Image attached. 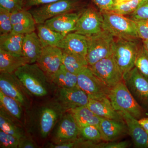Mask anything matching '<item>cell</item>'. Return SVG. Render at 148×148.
<instances>
[{
    "mask_svg": "<svg viewBox=\"0 0 148 148\" xmlns=\"http://www.w3.org/2000/svg\"><path fill=\"white\" fill-rule=\"evenodd\" d=\"M29 110L25 120L28 132L42 140L49 136L59 120L67 111L54 98Z\"/></svg>",
    "mask_w": 148,
    "mask_h": 148,
    "instance_id": "obj_1",
    "label": "cell"
},
{
    "mask_svg": "<svg viewBox=\"0 0 148 148\" xmlns=\"http://www.w3.org/2000/svg\"><path fill=\"white\" fill-rule=\"evenodd\" d=\"M18 79L32 97H47L52 84L37 63L27 64L14 72Z\"/></svg>",
    "mask_w": 148,
    "mask_h": 148,
    "instance_id": "obj_2",
    "label": "cell"
},
{
    "mask_svg": "<svg viewBox=\"0 0 148 148\" xmlns=\"http://www.w3.org/2000/svg\"><path fill=\"white\" fill-rule=\"evenodd\" d=\"M101 12L103 29L115 38L132 40L139 38L135 20L112 11Z\"/></svg>",
    "mask_w": 148,
    "mask_h": 148,
    "instance_id": "obj_3",
    "label": "cell"
},
{
    "mask_svg": "<svg viewBox=\"0 0 148 148\" xmlns=\"http://www.w3.org/2000/svg\"><path fill=\"white\" fill-rule=\"evenodd\" d=\"M108 98L116 110L127 112L138 120L144 117L145 110L135 100L124 81L110 89Z\"/></svg>",
    "mask_w": 148,
    "mask_h": 148,
    "instance_id": "obj_4",
    "label": "cell"
},
{
    "mask_svg": "<svg viewBox=\"0 0 148 148\" xmlns=\"http://www.w3.org/2000/svg\"><path fill=\"white\" fill-rule=\"evenodd\" d=\"M138 40L115 38L112 46V56L123 78L133 68L140 43Z\"/></svg>",
    "mask_w": 148,
    "mask_h": 148,
    "instance_id": "obj_5",
    "label": "cell"
},
{
    "mask_svg": "<svg viewBox=\"0 0 148 148\" xmlns=\"http://www.w3.org/2000/svg\"><path fill=\"white\" fill-rule=\"evenodd\" d=\"M82 5L81 0H58L35 7L29 11L36 24H42L55 16L81 10Z\"/></svg>",
    "mask_w": 148,
    "mask_h": 148,
    "instance_id": "obj_6",
    "label": "cell"
},
{
    "mask_svg": "<svg viewBox=\"0 0 148 148\" xmlns=\"http://www.w3.org/2000/svg\"><path fill=\"white\" fill-rule=\"evenodd\" d=\"M86 36L88 44L86 59L88 66L112 55L114 37L108 32L103 29L97 34Z\"/></svg>",
    "mask_w": 148,
    "mask_h": 148,
    "instance_id": "obj_7",
    "label": "cell"
},
{
    "mask_svg": "<svg viewBox=\"0 0 148 148\" xmlns=\"http://www.w3.org/2000/svg\"><path fill=\"white\" fill-rule=\"evenodd\" d=\"M0 91L18 101L26 110L31 108L32 96L14 73H1Z\"/></svg>",
    "mask_w": 148,
    "mask_h": 148,
    "instance_id": "obj_8",
    "label": "cell"
},
{
    "mask_svg": "<svg viewBox=\"0 0 148 148\" xmlns=\"http://www.w3.org/2000/svg\"><path fill=\"white\" fill-rule=\"evenodd\" d=\"M88 67L93 74L110 89L123 80V75L112 55Z\"/></svg>",
    "mask_w": 148,
    "mask_h": 148,
    "instance_id": "obj_9",
    "label": "cell"
},
{
    "mask_svg": "<svg viewBox=\"0 0 148 148\" xmlns=\"http://www.w3.org/2000/svg\"><path fill=\"white\" fill-rule=\"evenodd\" d=\"M79 127L69 111L61 116L52 130L51 141L54 144L73 142L79 138Z\"/></svg>",
    "mask_w": 148,
    "mask_h": 148,
    "instance_id": "obj_10",
    "label": "cell"
},
{
    "mask_svg": "<svg viewBox=\"0 0 148 148\" xmlns=\"http://www.w3.org/2000/svg\"><path fill=\"white\" fill-rule=\"evenodd\" d=\"M77 86L94 99L108 98L110 88L93 74L88 66L77 75Z\"/></svg>",
    "mask_w": 148,
    "mask_h": 148,
    "instance_id": "obj_11",
    "label": "cell"
},
{
    "mask_svg": "<svg viewBox=\"0 0 148 148\" xmlns=\"http://www.w3.org/2000/svg\"><path fill=\"white\" fill-rule=\"evenodd\" d=\"M125 83L136 101L148 110V79L135 67L124 77Z\"/></svg>",
    "mask_w": 148,
    "mask_h": 148,
    "instance_id": "obj_12",
    "label": "cell"
},
{
    "mask_svg": "<svg viewBox=\"0 0 148 148\" xmlns=\"http://www.w3.org/2000/svg\"><path fill=\"white\" fill-rule=\"evenodd\" d=\"M103 29V17L101 12L89 7L83 9L74 32L89 36L97 34Z\"/></svg>",
    "mask_w": 148,
    "mask_h": 148,
    "instance_id": "obj_13",
    "label": "cell"
},
{
    "mask_svg": "<svg viewBox=\"0 0 148 148\" xmlns=\"http://www.w3.org/2000/svg\"><path fill=\"white\" fill-rule=\"evenodd\" d=\"M54 99L66 111L87 106L89 96L78 86L71 88H57Z\"/></svg>",
    "mask_w": 148,
    "mask_h": 148,
    "instance_id": "obj_14",
    "label": "cell"
},
{
    "mask_svg": "<svg viewBox=\"0 0 148 148\" xmlns=\"http://www.w3.org/2000/svg\"><path fill=\"white\" fill-rule=\"evenodd\" d=\"M63 53V50L60 48L45 47L43 48L42 53L36 62L50 81L53 75L62 65Z\"/></svg>",
    "mask_w": 148,
    "mask_h": 148,
    "instance_id": "obj_15",
    "label": "cell"
},
{
    "mask_svg": "<svg viewBox=\"0 0 148 148\" xmlns=\"http://www.w3.org/2000/svg\"><path fill=\"white\" fill-rule=\"evenodd\" d=\"M82 9L79 11L63 14L55 16L46 21L44 24L53 31L66 36L75 31L77 21L81 15Z\"/></svg>",
    "mask_w": 148,
    "mask_h": 148,
    "instance_id": "obj_16",
    "label": "cell"
},
{
    "mask_svg": "<svg viewBox=\"0 0 148 148\" xmlns=\"http://www.w3.org/2000/svg\"><path fill=\"white\" fill-rule=\"evenodd\" d=\"M127 126L128 133L135 147L148 148V134L140 125L138 120L125 112H119Z\"/></svg>",
    "mask_w": 148,
    "mask_h": 148,
    "instance_id": "obj_17",
    "label": "cell"
},
{
    "mask_svg": "<svg viewBox=\"0 0 148 148\" xmlns=\"http://www.w3.org/2000/svg\"><path fill=\"white\" fill-rule=\"evenodd\" d=\"M12 33L18 34H27L34 32L36 24L33 15L29 10L23 9L12 12Z\"/></svg>",
    "mask_w": 148,
    "mask_h": 148,
    "instance_id": "obj_18",
    "label": "cell"
},
{
    "mask_svg": "<svg viewBox=\"0 0 148 148\" xmlns=\"http://www.w3.org/2000/svg\"><path fill=\"white\" fill-rule=\"evenodd\" d=\"M99 130L102 140L104 142L116 141L128 133L127 125L124 121L101 118Z\"/></svg>",
    "mask_w": 148,
    "mask_h": 148,
    "instance_id": "obj_19",
    "label": "cell"
},
{
    "mask_svg": "<svg viewBox=\"0 0 148 148\" xmlns=\"http://www.w3.org/2000/svg\"><path fill=\"white\" fill-rule=\"evenodd\" d=\"M59 48L66 52L86 59L87 38L86 36L75 32L69 33L64 37Z\"/></svg>",
    "mask_w": 148,
    "mask_h": 148,
    "instance_id": "obj_20",
    "label": "cell"
},
{
    "mask_svg": "<svg viewBox=\"0 0 148 148\" xmlns=\"http://www.w3.org/2000/svg\"><path fill=\"white\" fill-rule=\"evenodd\" d=\"M86 107L100 117L124 121L121 114L115 110L108 98L101 99L89 98Z\"/></svg>",
    "mask_w": 148,
    "mask_h": 148,
    "instance_id": "obj_21",
    "label": "cell"
},
{
    "mask_svg": "<svg viewBox=\"0 0 148 148\" xmlns=\"http://www.w3.org/2000/svg\"><path fill=\"white\" fill-rule=\"evenodd\" d=\"M43 47L38 34L35 32L24 35L22 44V55L27 59L29 64L36 62Z\"/></svg>",
    "mask_w": 148,
    "mask_h": 148,
    "instance_id": "obj_22",
    "label": "cell"
},
{
    "mask_svg": "<svg viewBox=\"0 0 148 148\" xmlns=\"http://www.w3.org/2000/svg\"><path fill=\"white\" fill-rule=\"evenodd\" d=\"M29 64L23 56L0 49V72L14 73L20 67Z\"/></svg>",
    "mask_w": 148,
    "mask_h": 148,
    "instance_id": "obj_23",
    "label": "cell"
},
{
    "mask_svg": "<svg viewBox=\"0 0 148 148\" xmlns=\"http://www.w3.org/2000/svg\"><path fill=\"white\" fill-rule=\"evenodd\" d=\"M73 116L79 127L94 125L99 129L102 118L95 114L86 106L69 110Z\"/></svg>",
    "mask_w": 148,
    "mask_h": 148,
    "instance_id": "obj_24",
    "label": "cell"
},
{
    "mask_svg": "<svg viewBox=\"0 0 148 148\" xmlns=\"http://www.w3.org/2000/svg\"><path fill=\"white\" fill-rule=\"evenodd\" d=\"M38 36L43 47L47 46L60 47L65 36L53 31L45 24H37Z\"/></svg>",
    "mask_w": 148,
    "mask_h": 148,
    "instance_id": "obj_25",
    "label": "cell"
},
{
    "mask_svg": "<svg viewBox=\"0 0 148 148\" xmlns=\"http://www.w3.org/2000/svg\"><path fill=\"white\" fill-rule=\"evenodd\" d=\"M24 35L12 33L1 35L0 49L10 53L22 55V44Z\"/></svg>",
    "mask_w": 148,
    "mask_h": 148,
    "instance_id": "obj_26",
    "label": "cell"
},
{
    "mask_svg": "<svg viewBox=\"0 0 148 148\" xmlns=\"http://www.w3.org/2000/svg\"><path fill=\"white\" fill-rule=\"evenodd\" d=\"M50 82L57 88H71L77 86V75L69 72L63 64L53 75Z\"/></svg>",
    "mask_w": 148,
    "mask_h": 148,
    "instance_id": "obj_27",
    "label": "cell"
},
{
    "mask_svg": "<svg viewBox=\"0 0 148 148\" xmlns=\"http://www.w3.org/2000/svg\"><path fill=\"white\" fill-rule=\"evenodd\" d=\"M23 108L18 101L0 91V108L20 123L23 118Z\"/></svg>",
    "mask_w": 148,
    "mask_h": 148,
    "instance_id": "obj_28",
    "label": "cell"
},
{
    "mask_svg": "<svg viewBox=\"0 0 148 148\" xmlns=\"http://www.w3.org/2000/svg\"><path fill=\"white\" fill-rule=\"evenodd\" d=\"M21 124L0 108V128L4 132L20 140L26 134L21 128Z\"/></svg>",
    "mask_w": 148,
    "mask_h": 148,
    "instance_id": "obj_29",
    "label": "cell"
},
{
    "mask_svg": "<svg viewBox=\"0 0 148 148\" xmlns=\"http://www.w3.org/2000/svg\"><path fill=\"white\" fill-rule=\"evenodd\" d=\"M62 64L69 72L76 75L88 66L86 58L64 51H63Z\"/></svg>",
    "mask_w": 148,
    "mask_h": 148,
    "instance_id": "obj_30",
    "label": "cell"
},
{
    "mask_svg": "<svg viewBox=\"0 0 148 148\" xmlns=\"http://www.w3.org/2000/svg\"><path fill=\"white\" fill-rule=\"evenodd\" d=\"M135 67L148 79V53L143 43H140L135 62Z\"/></svg>",
    "mask_w": 148,
    "mask_h": 148,
    "instance_id": "obj_31",
    "label": "cell"
},
{
    "mask_svg": "<svg viewBox=\"0 0 148 148\" xmlns=\"http://www.w3.org/2000/svg\"><path fill=\"white\" fill-rule=\"evenodd\" d=\"M147 0H130L125 2L115 5L111 11L125 15L133 13Z\"/></svg>",
    "mask_w": 148,
    "mask_h": 148,
    "instance_id": "obj_32",
    "label": "cell"
},
{
    "mask_svg": "<svg viewBox=\"0 0 148 148\" xmlns=\"http://www.w3.org/2000/svg\"><path fill=\"white\" fill-rule=\"evenodd\" d=\"M79 136L84 140L93 142H99L102 140L100 130L94 125L80 127Z\"/></svg>",
    "mask_w": 148,
    "mask_h": 148,
    "instance_id": "obj_33",
    "label": "cell"
},
{
    "mask_svg": "<svg viewBox=\"0 0 148 148\" xmlns=\"http://www.w3.org/2000/svg\"><path fill=\"white\" fill-rule=\"evenodd\" d=\"M11 13L0 8V34H6L12 33V30Z\"/></svg>",
    "mask_w": 148,
    "mask_h": 148,
    "instance_id": "obj_34",
    "label": "cell"
},
{
    "mask_svg": "<svg viewBox=\"0 0 148 148\" xmlns=\"http://www.w3.org/2000/svg\"><path fill=\"white\" fill-rule=\"evenodd\" d=\"M19 140L13 135L0 130V147L18 148Z\"/></svg>",
    "mask_w": 148,
    "mask_h": 148,
    "instance_id": "obj_35",
    "label": "cell"
},
{
    "mask_svg": "<svg viewBox=\"0 0 148 148\" xmlns=\"http://www.w3.org/2000/svg\"><path fill=\"white\" fill-rule=\"evenodd\" d=\"M0 8L11 13L24 9V0H0Z\"/></svg>",
    "mask_w": 148,
    "mask_h": 148,
    "instance_id": "obj_36",
    "label": "cell"
},
{
    "mask_svg": "<svg viewBox=\"0 0 148 148\" xmlns=\"http://www.w3.org/2000/svg\"><path fill=\"white\" fill-rule=\"evenodd\" d=\"M139 38L142 40H148V19L135 20Z\"/></svg>",
    "mask_w": 148,
    "mask_h": 148,
    "instance_id": "obj_37",
    "label": "cell"
},
{
    "mask_svg": "<svg viewBox=\"0 0 148 148\" xmlns=\"http://www.w3.org/2000/svg\"><path fill=\"white\" fill-rule=\"evenodd\" d=\"M130 15V18L134 20L148 19V0L143 3L138 9Z\"/></svg>",
    "mask_w": 148,
    "mask_h": 148,
    "instance_id": "obj_38",
    "label": "cell"
},
{
    "mask_svg": "<svg viewBox=\"0 0 148 148\" xmlns=\"http://www.w3.org/2000/svg\"><path fill=\"white\" fill-rule=\"evenodd\" d=\"M102 143H95V148H126L130 145V143L128 141L121 142H105Z\"/></svg>",
    "mask_w": 148,
    "mask_h": 148,
    "instance_id": "obj_39",
    "label": "cell"
},
{
    "mask_svg": "<svg viewBox=\"0 0 148 148\" xmlns=\"http://www.w3.org/2000/svg\"><path fill=\"white\" fill-rule=\"evenodd\" d=\"M98 7L100 11H111L112 9L114 3V0H91Z\"/></svg>",
    "mask_w": 148,
    "mask_h": 148,
    "instance_id": "obj_40",
    "label": "cell"
},
{
    "mask_svg": "<svg viewBox=\"0 0 148 148\" xmlns=\"http://www.w3.org/2000/svg\"><path fill=\"white\" fill-rule=\"evenodd\" d=\"M38 147L32 136L25 134L19 140L18 148H36Z\"/></svg>",
    "mask_w": 148,
    "mask_h": 148,
    "instance_id": "obj_41",
    "label": "cell"
},
{
    "mask_svg": "<svg viewBox=\"0 0 148 148\" xmlns=\"http://www.w3.org/2000/svg\"><path fill=\"white\" fill-rule=\"evenodd\" d=\"M58 0H24V8L25 9L32 8L38 6L46 4L53 2Z\"/></svg>",
    "mask_w": 148,
    "mask_h": 148,
    "instance_id": "obj_42",
    "label": "cell"
},
{
    "mask_svg": "<svg viewBox=\"0 0 148 148\" xmlns=\"http://www.w3.org/2000/svg\"><path fill=\"white\" fill-rule=\"evenodd\" d=\"M78 138V139H79ZM78 139L75 141L69 142L68 143H62V144H54L49 143L47 146V147L50 148H76L77 143Z\"/></svg>",
    "mask_w": 148,
    "mask_h": 148,
    "instance_id": "obj_43",
    "label": "cell"
},
{
    "mask_svg": "<svg viewBox=\"0 0 148 148\" xmlns=\"http://www.w3.org/2000/svg\"><path fill=\"white\" fill-rule=\"evenodd\" d=\"M140 125L146 131H148V117H143L138 120Z\"/></svg>",
    "mask_w": 148,
    "mask_h": 148,
    "instance_id": "obj_44",
    "label": "cell"
},
{
    "mask_svg": "<svg viewBox=\"0 0 148 148\" xmlns=\"http://www.w3.org/2000/svg\"><path fill=\"white\" fill-rule=\"evenodd\" d=\"M129 1L130 0H114V5H115L119 4L121 3Z\"/></svg>",
    "mask_w": 148,
    "mask_h": 148,
    "instance_id": "obj_45",
    "label": "cell"
},
{
    "mask_svg": "<svg viewBox=\"0 0 148 148\" xmlns=\"http://www.w3.org/2000/svg\"><path fill=\"white\" fill-rule=\"evenodd\" d=\"M143 45L148 53V40L143 41Z\"/></svg>",
    "mask_w": 148,
    "mask_h": 148,
    "instance_id": "obj_46",
    "label": "cell"
},
{
    "mask_svg": "<svg viewBox=\"0 0 148 148\" xmlns=\"http://www.w3.org/2000/svg\"><path fill=\"white\" fill-rule=\"evenodd\" d=\"M147 132L148 134V131H147Z\"/></svg>",
    "mask_w": 148,
    "mask_h": 148,
    "instance_id": "obj_47",
    "label": "cell"
}]
</instances>
